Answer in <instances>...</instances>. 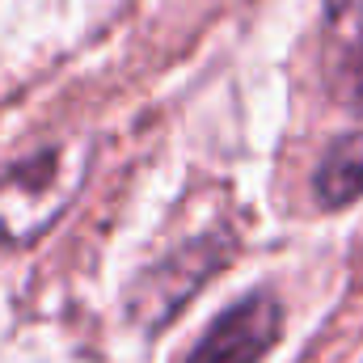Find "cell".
Returning <instances> with one entry per match:
<instances>
[{"mask_svg": "<svg viewBox=\"0 0 363 363\" xmlns=\"http://www.w3.org/2000/svg\"><path fill=\"white\" fill-rule=\"evenodd\" d=\"M89 144L60 140L0 174V250L43 237L89 178Z\"/></svg>", "mask_w": 363, "mask_h": 363, "instance_id": "6da1fadb", "label": "cell"}, {"mask_svg": "<svg viewBox=\"0 0 363 363\" xmlns=\"http://www.w3.org/2000/svg\"><path fill=\"white\" fill-rule=\"evenodd\" d=\"M228 258V241L220 233H207L199 241L178 245L169 258H161L152 271L135 279L131 296H127V313L140 330H161L174 321L182 304L220 271V262Z\"/></svg>", "mask_w": 363, "mask_h": 363, "instance_id": "7a4b0ae2", "label": "cell"}, {"mask_svg": "<svg viewBox=\"0 0 363 363\" xmlns=\"http://www.w3.org/2000/svg\"><path fill=\"white\" fill-rule=\"evenodd\" d=\"M283 330V308L271 291H254L237 304H228L203 338L190 347L182 363H262L267 351L279 342Z\"/></svg>", "mask_w": 363, "mask_h": 363, "instance_id": "3957f363", "label": "cell"}, {"mask_svg": "<svg viewBox=\"0 0 363 363\" xmlns=\"http://www.w3.org/2000/svg\"><path fill=\"white\" fill-rule=\"evenodd\" d=\"M317 60L325 93L363 118V0H321Z\"/></svg>", "mask_w": 363, "mask_h": 363, "instance_id": "277c9868", "label": "cell"}, {"mask_svg": "<svg viewBox=\"0 0 363 363\" xmlns=\"http://www.w3.org/2000/svg\"><path fill=\"white\" fill-rule=\"evenodd\" d=\"M313 194L321 199V207H347L363 194V127L338 135L325 148L313 174Z\"/></svg>", "mask_w": 363, "mask_h": 363, "instance_id": "5b68a950", "label": "cell"}]
</instances>
